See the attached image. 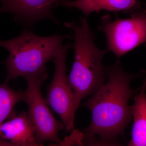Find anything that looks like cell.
I'll return each mask as SVG.
<instances>
[{
  "label": "cell",
  "mask_w": 146,
  "mask_h": 146,
  "mask_svg": "<svg viewBox=\"0 0 146 146\" xmlns=\"http://www.w3.org/2000/svg\"><path fill=\"white\" fill-rule=\"evenodd\" d=\"M22 99L23 91H15L7 82L0 84V125L10 117L15 106Z\"/></svg>",
  "instance_id": "11"
},
{
  "label": "cell",
  "mask_w": 146,
  "mask_h": 146,
  "mask_svg": "<svg viewBox=\"0 0 146 146\" xmlns=\"http://www.w3.org/2000/svg\"><path fill=\"white\" fill-rule=\"evenodd\" d=\"M55 5L56 7L77 9L86 18L93 12L104 10L116 13L121 11L132 16L143 7L139 0H57Z\"/></svg>",
  "instance_id": "9"
},
{
  "label": "cell",
  "mask_w": 146,
  "mask_h": 146,
  "mask_svg": "<svg viewBox=\"0 0 146 146\" xmlns=\"http://www.w3.org/2000/svg\"><path fill=\"white\" fill-rule=\"evenodd\" d=\"M146 78L133 97V122L131 140L128 146H146Z\"/></svg>",
  "instance_id": "10"
},
{
  "label": "cell",
  "mask_w": 146,
  "mask_h": 146,
  "mask_svg": "<svg viewBox=\"0 0 146 146\" xmlns=\"http://www.w3.org/2000/svg\"><path fill=\"white\" fill-rule=\"evenodd\" d=\"M108 80L82 106L92 114L90 125L84 130L83 141L101 145H115L117 138L133 119L132 106L129 104L138 89L130 86L131 82L141 74H130L123 70L119 60L105 68ZM82 141V143H83Z\"/></svg>",
  "instance_id": "1"
},
{
  "label": "cell",
  "mask_w": 146,
  "mask_h": 146,
  "mask_svg": "<svg viewBox=\"0 0 146 146\" xmlns=\"http://www.w3.org/2000/svg\"><path fill=\"white\" fill-rule=\"evenodd\" d=\"M56 1L7 0L0 7V13H12L16 23L31 29L38 21L45 19L58 25L59 22L52 13L53 5Z\"/></svg>",
  "instance_id": "7"
},
{
  "label": "cell",
  "mask_w": 146,
  "mask_h": 146,
  "mask_svg": "<svg viewBox=\"0 0 146 146\" xmlns=\"http://www.w3.org/2000/svg\"><path fill=\"white\" fill-rule=\"evenodd\" d=\"M64 26L74 33L72 46L74 59L68 79L77 110L82 100L93 95L104 83L106 72L102 60L108 50L100 49L95 45V33L89 27L86 17H81L79 23L66 22Z\"/></svg>",
  "instance_id": "3"
},
{
  "label": "cell",
  "mask_w": 146,
  "mask_h": 146,
  "mask_svg": "<svg viewBox=\"0 0 146 146\" xmlns=\"http://www.w3.org/2000/svg\"><path fill=\"white\" fill-rule=\"evenodd\" d=\"M9 119L0 125V138L11 142L13 146H40L27 112L23 111L18 114L13 111Z\"/></svg>",
  "instance_id": "8"
},
{
  "label": "cell",
  "mask_w": 146,
  "mask_h": 146,
  "mask_svg": "<svg viewBox=\"0 0 146 146\" xmlns=\"http://www.w3.org/2000/svg\"><path fill=\"white\" fill-rule=\"evenodd\" d=\"M131 16L123 19L116 15L112 21L106 14L98 28L106 36L107 50L118 59L140 45H146V7Z\"/></svg>",
  "instance_id": "4"
},
{
  "label": "cell",
  "mask_w": 146,
  "mask_h": 146,
  "mask_svg": "<svg viewBox=\"0 0 146 146\" xmlns=\"http://www.w3.org/2000/svg\"><path fill=\"white\" fill-rule=\"evenodd\" d=\"M25 80L27 87L23 91L22 101L27 105L28 115L34 125L38 144L42 146L43 143L48 141L54 145L60 144L58 133L64 126L55 119L42 97L41 86L45 80L33 78Z\"/></svg>",
  "instance_id": "6"
},
{
  "label": "cell",
  "mask_w": 146,
  "mask_h": 146,
  "mask_svg": "<svg viewBox=\"0 0 146 146\" xmlns=\"http://www.w3.org/2000/svg\"><path fill=\"white\" fill-rule=\"evenodd\" d=\"M70 34L39 36L31 30L24 29L18 37L1 41L0 47L9 52L8 57L3 62L7 70L5 82L15 80L19 77L25 80L48 77L46 64L53 59L65 39H74Z\"/></svg>",
  "instance_id": "2"
},
{
  "label": "cell",
  "mask_w": 146,
  "mask_h": 146,
  "mask_svg": "<svg viewBox=\"0 0 146 146\" xmlns=\"http://www.w3.org/2000/svg\"><path fill=\"white\" fill-rule=\"evenodd\" d=\"M71 44L62 45L53 59L55 70L52 80L47 88L45 101L59 115L66 131L74 129L76 110L74 95L66 76V57Z\"/></svg>",
  "instance_id": "5"
},
{
  "label": "cell",
  "mask_w": 146,
  "mask_h": 146,
  "mask_svg": "<svg viewBox=\"0 0 146 146\" xmlns=\"http://www.w3.org/2000/svg\"><path fill=\"white\" fill-rule=\"evenodd\" d=\"M7 1V0H0V1H2V2L3 3L5 2L6 1Z\"/></svg>",
  "instance_id": "12"
}]
</instances>
